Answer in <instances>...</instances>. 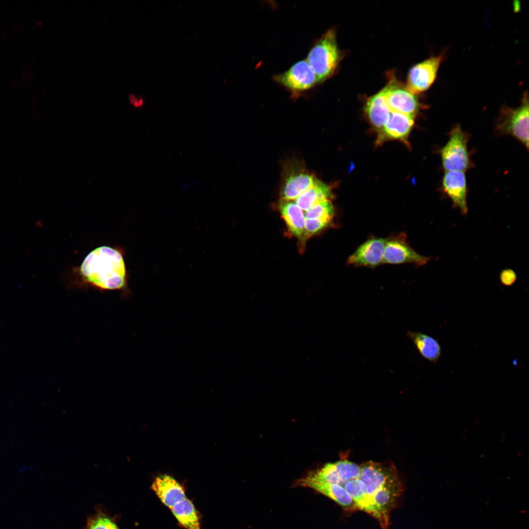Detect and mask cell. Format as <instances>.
<instances>
[{
  "mask_svg": "<svg viewBox=\"0 0 529 529\" xmlns=\"http://www.w3.org/2000/svg\"><path fill=\"white\" fill-rule=\"evenodd\" d=\"M84 282L102 290L126 288V273L121 253L107 246L96 248L88 254L80 267Z\"/></svg>",
  "mask_w": 529,
  "mask_h": 529,
  "instance_id": "obj_1",
  "label": "cell"
},
{
  "mask_svg": "<svg viewBox=\"0 0 529 529\" xmlns=\"http://www.w3.org/2000/svg\"><path fill=\"white\" fill-rule=\"evenodd\" d=\"M341 58L336 31L331 28L314 41L306 60L315 73L318 84H321L333 76Z\"/></svg>",
  "mask_w": 529,
  "mask_h": 529,
  "instance_id": "obj_2",
  "label": "cell"
},
{
  "mask_svg": "<svg viewBox=\"0 0 529 529\" xmlns=\"http://www.w3.org/2000/svg\"><path fill=\"white\" fill-rule=\"evenodd\" d=\"M317 179L303 160L294 157L286 160L282 164L280 199L294 200Z\"/></svg>",
  "mask_w": 529,
  "mask_h": 529,
  "instance_id": "obj_3",
  "label": "cell"
},
{
  "mask_svg": "<svg viewBox=\"0 0 529 529\" xmlns=\"http://www.w3.org/2000/svg\"><path fill=\"white\" fill-rule=\"evenodd\" d=\"M273 79L288 91L293 99L313 89L318 84L315 74L306 59L296 62L286 72L274 75Z\"/></svg>",
  "mask_w": 529,
  "mask_h": 529,
  "instance_id": "obj_4",
  "label": "cell"
},
{
  "mask_svg": "<svg viewBox=\"0 0 529 529\" xmlns=\"http://www.w3.org/2000/svg\"><path fill=\"white\" fill-rule=\"evenodd\" d=\"M445 171H465L469 167L467 138L459 125L451 131L449 139L440 151Z\"/></svg>",
  "mask_w": 529,
  "mask_h": 529,
  "instance_id": "obj_5",
  "label": "cell"
},
{
  "mask_svg": "<svg viewBox=\"0 0 529 529\" xmlns=\"http://www.w3.org/2000/svg\"><path fill=\"white\" fill-rule=\"evenodd\" d=\"M497 124V128L502 133L510 135L520 141L527 149L529 148V100L527 94L522 103L515 109L502 110Z\"/></svg>",
  "mask_w": 529,
  "mask_h": 529,
  "instance_id": "obj_6",
  "label": "cell"
},
{
  "mask_svg": "<svg viewBox=\"0 0 529 529\" xmlns=\"http://www.w3.org/2000/svg\"><path fill=\"white\" fill-rule=\"evenodd\" d=\"M444 54L433 56L413 66L409 71L405 88L413 95L428 90L434 81Z\"/></svg>",
  "mask_w": 529,
  "mask_h": 529,
  "instance_id": "obj_7",
  "label": "cell"
},
{
  "mask_svg": "<svg viewBox=\"0 0 529 529\" xmlns=\"http://www.w3.org/2000/svg\"><path fill=\"white\" fill-rule=\"evenodd\" d=\"M406 239L407 236L403 233L387 239L383 263H412L416 266H421L430 260V257L422 256L413 250L407 243Z\"/></svg>",
  "mask_w": 529,
  "mask_h": 529,
  "instance_id": "obj_8",
  "label": "cell"
},
{
  "mask_svg": "<svg viewBox=\"0 0 529 529\" xmlns=\"http://www.w3.org/2000/svg\"><path fill=\"white\" fill-rule=\"evenodd\" d=\"M382 90L391 112L415 117L420 105L414 95L394 81L389 82Z\"/></svg>",
  "mask_w": 529,
  "mask_h": 529,
  "instance_id": "obj_9",
  "label": "cell"
},
{
  "mask_svg": "<svg viewBox=\"0 0 529 529\" xmlns=\"http://www.w3.org/2000/svg\"><path fill=\"white\" fill-rule=\"evenodd\" d=\"M360 467L359 479L364 482L369 500L376 509L373 502V496L388 480L397 475L396 469L392 465L386 466L373 461L363 463Z\"/></svg>",
  "mask_w": 529,
  "mask_h": 529,
  "instance_id": "obj_10",
  "label": "cell"
},
{
  "mask_svg": "<svg viewBox=\"0 0 529 529\" xmlns=\"http://www.w3.org/2000/svg\"><path fill=\"white\" fill-rule=\"evenodd\" d=\"M278 208L289 232L297 239L299 251L302 253L306 242L304 239L306 218L304 212L294 200L280 199Z\"/></svg>",
  "mask_w": 529,
  "mask_h": 529,
  "instance_id": "obj_11",
  "label": "cell"
},
{
  "mask_svg": "<svg viewBox=\"0 0 529 529\" xmlns=\"http://www.w3.org/2000/svg\"><path fill=\"white\" fill-rule=\"evenodd\" d=\"M387 239L372 238L361 244L347 260L355 266L376 267L383 263Z\"/></svg>",
  "mask_w": 529,
  "mask_h": 529,
  "instance_id": "obj_12",
  "label": "cell"
},
{
  "mask_svg": "<svg viewBox=\"0 0 529 529\" xmlns=\"http://www.w3.org/2000/svg\"><path fill=\"white\" fill-rule=\"evenodd\" d=\"M442 189L452 200L453 206L459 210L462 215L468 212L467 204V183L463 171H445L442 179Z\"/></svg>",
  "mask_w": 529,
  "mask_h": 529,
  "instance_id": "obj_13",
  "label": "cell"
},
{
  "mask_svg": "<svg viewBox=\"0 0 529 529\" xmlns=\"http://www.w3.org/2000/svg\"><path fill=\"white\" fill-rule=\"evenodd\" d=\"M401 487L396 475L388 480L373 496V504L381 516L380 524L384 529H387L389 513L400 494Z\"/></svg>",
  "mask_w": 529,
  "mask_h": 529,
  "instance_id": "obj_14",
  "label": "cell"
},
{
  "mask_svg": "<svg viewBox=\"0 0 529 529\" xmlns=\"http://www.w3.org/2000/svg\"><path fill=\"white\" fill-rule=\"evenodd\" d=\"M414 117L391 112L384 127L378 131L376 140L380 144L389 140H400L407 142L408 137L414 122Z\"/></svg>",
  "mask_w": 529,
  "mask_h": 529,
  "instance_id": "obj_15",
  "label": "cell"
},
{
  "mask_svg": "<svg viewBox=\"0 0 529 529\" xmlns=\"http://www.w3.org/2000/svg\"><path fill=\"white\" fill-rule=\"evenodd\" d=\"M151 488L161 502L170 509L186 497L184 487L167 475L156 478Z\"/></svg>",
  "mask_w": 529,
  "mask_h": 529,
  "instance_id": "obj_16",
  "label": "cell"
},
{
  "mask_svg": "<svg viewBox=\"0 0 529 529\" xmlns=\"http://www.w3.org/2000/svg\"><path fill=\"white\" fill-rule=\"evenodd\" d=\"M296 485L313 489L332 499L345 508L353 509L357 508L351 496L344 488L339 484L299 479L296 482Z\"/></svg>",
  "mask_w": 529,
  "mask_h": 529,
  "instance_id": "obj_17",
  "label": "cell"
},
{
  "mask_svg": "<svg viewBox=\"0 0 529 529\" xmlns=\"http://www.w3.org/2000/svg\"><path fill=\"white\" fill-rule=\"evenodd\" d=\"M364 110L369 121L378 131L386 124L391 112L382 90L367 99Z\"/></svg>",
  "mask_w": 529,
  "mask_h": 529,
  "instance_id": "obj_18",
  "label": "cell"
},
{
  "mask_svg": "<svg viewBox=\"0 0 529 529\" xmlns=\"http://www.w3.org/2000/svg\"><path fill=\"white\" fill-rule=\"evenodd\" d=\"M333 196L331 186L318 179L313 186L300 194L294 201L300 209L306 211L323 201L330 200Z\"/></svg>",
  "mask_w": 529,
  "mask_h": 529,
  "instance_id": "obj_19",
  "label": "cell"
},
{
  "mask_svg": "<svg viewBox=\"0 0 529 529\" xmlns=\"http://www.w3.org/2000/svg\"><path fill=\"white\" fill-rule=\"evenodd\" d=\"M342 486L351 496L357 508L371 514L381 523V516L370 503L366 494V486L359 478L349 480Z\"/></svg>",
  "mask_w": 529,
  "mask_h": 529,
  "instance_id": "obj_20",
  "label": "cell"
},
{
  "mask_svg": "<svg viewBox=\"0 0 529 529\" xmlns=\"http://www.w3.org/2000/svg\"><path fill=\"white\" fill-rule=\"evenodd\" d=\"M407 334L423 357L434 363L439 360L441 348L436 339L421 332L408 331Z\"/></svg>",
  "mask_w": 529,
  "mask_h": 529,
  "instance_id": "obj_21",
  "label": "cell"
},
{
  "mask_svg": "<svg viewBox=\"0 0 529 529\" xmlns=\"http://www.w3.org/2000/svg\"><path fill=\"white\" fill-rule=\"evenodd\" d=\"M179 523L186 529H201L199 517L192 503L185 497L170 508Z\"/></svg>",
  "mask_w": 529,
  "mask_h": 529,
  "instance_id": "obj_22",
  "label": "cell"
},
{
  "mask_svg": "<svg viewBox=\"0 0 529 529\" xmlns=\"http://www.w3.org/2000/svg\"><path fill=\"white\" fill-rule=\"evenodd\" d=\"M334 213V205L329 200L323 201L304 212L306 219H317L331 223Z\"/></svg>",
  "mask_w": 529,
  "mask_h": 529,
  "instance_id": "obj_23",
  "label": "cell"
},
{
  "mask_svg": "<svg viewBox=\"0 0 529 529\" xmlns=\"http://www.w3.org/2000/svg\"><path fill=\"white\" fill-rule=\"evenodd\" d=\"M85 529H120L114 518L96 509L95 514L89 516L86 522Z\"/></svg>",
  "mask_w": 529,
  "mask_h": 529,
  "instance_id": "obj_24",
  "label": "cell"
},
{
  "mask_svg": "<svg viewBox=\"0 0 529 529\" xmlns=\"http://www.w3.org/2000/svg\"><path fill=\"white\" fill-rule=\"evenodd\" d=\"M337 475L342 485L347 481L359 478L361 467L348 460H340L334 463Z\"/></svg>",
  "mask_w": 529,
  "mask_h": 529,
  "instance_id": "obj_25",
  "label": "cell"
},
{
  "mask_svg": "<svg viewBox=\"0 0 529 529\" xmlns=\"http://www.w3.org/2000/svg\"><path fill=\"white\" fill-rule=\"evenodd\" d=\"M331 222L317 219H306L304 239L306 242L313 235L328 227Z\"/></svg>",
  "mask_w": 529,
  "mask_h": 529,
  "instance_id": "obj_26",
  "label": "cell"
},
{
  "mask_svg": "<svg viewBox=\"0 0 529 529\" xmlns=\"http://www.w3.org/2000/svg\"><path fill=\"white\" fill-rule=\"evenodd\" d=\"M517 278L515 272L511 269L503 270L500 274V280L503 284L506 286L512 285Z\"/></svg>",
  "mask_w": 529,
  "mask_h": 529,
  "instance_id": "obj_27",
  "label": "cell"
},
{
  "mask_svg": "<svg viewBox=\"0 0 529 529\" xmlns=\"http://www.w3.org/2000/svg\"><path fill=\"white\" fill-rule=\"evenodd\" d=\"M129 100L130 103L136 108L142 107L144 103V99L143 97L134 94L129 96Z\"/></svg>",
  "mask_w": 529,
  "mask_h": 529,
  "instance_id": "obj_28",
  "label": "cell"
}]
</instances>
